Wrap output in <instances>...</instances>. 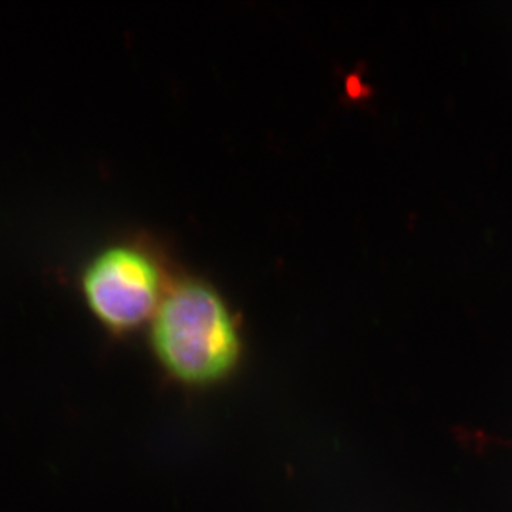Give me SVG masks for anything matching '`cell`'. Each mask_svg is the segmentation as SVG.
<instances>
[{
    "label": "cell",
    "instance_id": "2",
    "mask_svg": "<svg viewBox=\"0 0 512 512\" xmlns=\"http://www.w3.org/2000/svg\"><path fill=\"white\" fill-rule=\"evenodd\" d=\"M165 291L156 262L131 247L106 249L87 265L82 276L87 308L116 338H126L148 325Z\"/></svg>",
    "mask_w": 512,
    "mask_h": 512
},
{
    "label": "cell",
    "instance_id": "1",
    "mask_svg": "<svg viewBox=\"0 0 512 512\" xmlns=\"http://www.w3.org/2000/svg\"><path fill=\"white\" fill-rule=\"evenodd\" d=\"M148 346L161 373L187 390L227 383L247 355L228 303L198 279H184L165 291L150 322Z\"/></svg>",
    "mask_w": 512,
    "mask_h": 512
}]
</instances>
